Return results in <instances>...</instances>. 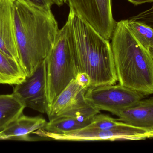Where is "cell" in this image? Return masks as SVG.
<instances>
[{
	"instance_id": "cell-1",
	"label": "cell",
	"mask_w": 153,
	"mask_h": 153,
	"mask_svg": "<svg viewBox=\"0 0 153 153\" xmlns=\"http://www.w3.org/2000/svg\"><path fill=\"white\" fill-rule=\"evenodd\" d=\"M64 26L77 73L89 75L90 87L116 84L117 76L109 40L71 9Z\"/></svg>"
},
{
	"instance_id": "cell-2",
	"label": "cell",
	"mask_w": 153,
	"mask_h": 153,
	"mask_svg": "<svg viewBox=\"0 0 153 153\" xmlns=\"http://www.w3.org/2000/svg\"><path fill=\"white\" fill-rule=\"evenodd\" d=\"M14 23L20 63L27 76L45 60L60 29L51 10L15 0Z\"/></svg>"
},
{
	"instance_id": "cell-3",
	"label": "cell",
	"mask_w": 153,
	"mask_h": 153,
	"mask_svg": "<svg viewBox=\"0 0 153 153\" xmlns=\"http://www.w3.org/2000/svg\"><path fill=\"white\" fill-rule=\"evenodd\" d=\"M111 43L119 84L146 96L153 94V59L126 20L117 22Z\"/></svg>"
},
{
	"instance_id": "cell-4",
	"label": "cell",
	"mask_w": 153,
	"mask_h": 153,
	"mask_svg": "<svg viewBox=\"0 0 153 153\" xmlns=\"http://www.w3.org/2000/svg\"><path fill=\"white\" fill-rule=\"evenodd\" d=\"M45 60L48 111L58 95L78 74L66 37L65 26L59 30L54 44Z\"/></svg>"
},
{
	"instance_id": "cell-5",
	"label": "cell",
	"mask_w": 153,
	"mask_h": 153,
	"mask_svg": "<svg viewBox=\"0 0 153 153\" xmlns=\"http://www.w3.org/2000/svg\"><path fill=\"white\" fill-rule=\"evenodd\" d=\"M39 136L51 140L62 141H94L138 140L153 137V132L135 127L123 122L111 130H101L87 126L65 134H53L42 129L34 132Z\"/></svg>"
},
{
	"instance_id": "cell-6",
	"label": "cell",
	"mask_w": 153,
	"mask_h": 153,
	"mask_svg": "<svg viewBox=\"0 0 153 153\" xmlns=\"http://www.w3.org/2000/svg\"><path fill=\"white\" fill-rule=\"evenodd\" d=\"M145 97L142 93L120 84L90 87L85 94V99L93 107L115 115Z\"/></svg>"
},
{
	"instance_id": "cell-7",
	"label": "cell",
	"mask_w": 153,
	"mask_h": 153,
	"mask_svg": "<svg viewBox=\"0 0 153 153\" xmlns=\"http://www.w3.org/2000/svg\"><path fill=\"white\" fill-rule=\"evenodd\" d=\"M70 9L101 36L110 40L117 22L112 15L111 0H64Z\"/></svg>"
},
{
	"instance_id": "cell-8",
	"label": "cell",
	"mask_w": 153,
	"mask_h": 153,
	"mask_svg": "<svg viewBox=\"0 0 153 153\" xmlns=\"http://www.w3.org/2000/svg\"><path fill=\"white\" fill-rule=\"evenodd\" d=\"M13 93L26 107L40 113H47L45 60L23 81L15 85Z\"/></svg>"
},
{
	"instance_id": "cell-9",
	"label": "cell",
	"mask_w": 153,
	"mask_h": 153,
	"mask_svg": "<svg viewBox=\"0 0 153 153\" xmlns=\"http://www.w3.org/2000/svg\"><path fill=\"white\" fill-rule=\"evenodd\" d=\"M15 2L0 0V50L20 63L15 37Z\"/></svg>"
},
{
	"instance_id": "cell-10",
	"label": "cell",
	"mask_w": 153,
	"mask_h": 153,
	"mask_svg": "<svg viewBox=\"0 0 153 153\" xmlns=\"http://www.w3.org/2000/svg\"><path fill=\"white\" fill-rule=\"evenodd\" d=\"M116 116L119 121L153 132V97L143 99Z\"/></svg>"
},
{
	"instance_id": "cell-11",
	"label": "cell",
	"mask_w": 153,
	"mask_h": 153,
	"mask_svg": "<svg viewBox=\"0 0 153 153\" xmlns=\"http://www.w3.org/2000/svg\"><path fill=\"white\" fill-rule=\"evenodd\" d=\"M47 122L40 116L29 117L22 114L0 133V139L34 140L30 136V134L44 128Z\"/></svg>"
},
{
	"instance_id": "cell-12",
	"label": "cell",
	"mask_w": 153,
	"mask_h": 153,
	"mask_svg": "<svg viewBox=\"0 0 153 153\" xmlns=\"http://www.w3.org/2000/svg\"><path fill=\"white\" fill-rule=\"evenodd\" d=\"M87 90L75 78L72 80L47 111L49 120L61 116L74 107L81 97L85 95Z\"/></svg>"
},
{
	"instance_id": "cell-13",
	"label": "cell",
	"mask_w": 153,
	"mask_h": 153,
	"mask_svg": "<svg viewBox=\"0 0 153 153\" xmlns=\"http://www.w3.org/2000/svg\"><path fill=\"white\" fill-rule=\"evenodd\" d=\"M26 77L20 63L0 50V84L16 85Z\"/></svg>"
},
{
	"instance_id": "cell-14",
	"label": "cell",
	"mask_w": 153,
	"mask_h": 153,
	"mask_svg": "<svg viewBox=\"0 0 153 153\" xmlns=\"http://www.w3.org/2000/svg\"><path fill=\"white\" fill-rule=\"evenodd\" d=\"M25 108L13 93L0 95V133L23 114Z\"/></svg>"
},
{
	"instance_id": "cell-15",
	"label": "cell",
	"mask_w": 153,
	"mask_h": 153,
	"mask_svg": "<svg viewBox=\"0 0 153 153\" xmlns=\"http://www.w3.org/2000/svg\"><path fill=\"white\" fill-rule=\"evenodd\" d=\"M91 121H82L74 117L62 116L49 120L42 129L53 134H65L85 127Z\"/></svg>"
},
{
	"instance_id": "cell-16",
	"label": "cell",
	"mask_w": 153,
	"mask_h": 153,
	"mask_svg": "<svg viewBox=\"0 0 153 153\" xmlns=\"http://www.w3.org/2000/svg\"><path fill=\"white\" fill-rule=\"evenodd\" d=\"M127 24L137 40L147 49L153 46V29L143 23L130 19Z\"/></svg>"
},
{
	"instance_id": "cell-17",
	"label": "cell",
	"mask_w": 153,
	"mask_h": 153,
	"mask_svg": "<svg viewBox=\"0 0 153 153\" xmlns=\"http://www.w3.org/2000/svg\"><path fill=\"white\" fill-rule=\"evenodd\" d=\"M123 122L108 115L97 114L93 117L87 127L101 130H111L121 125Z\"/></svg>"
},
{
	"instance_id": "cell-18",
	"label": "cell",
	"mask_w": 153,
	"mask_h": 153,
	"mask_svg": "<svg viewBox=\"0 0 153 153\" xmlns=\"http://www.w3.org/2000/svg\"><path fill=\"white\" fill-rule=\"evenodd\" d=\"M129 19L143 23L153 29V4L150 9L131 17Z\"/></svg>"
},
{
	"instance_id": "cell-19",
	"label": "cell",
	"mask_w": 153,
	"mask_h": 153,
	"mask_svg": "<svg viewBox=\"0 0 153 153\" xmlns=\"http://www.w3.org/2000/svg\"><path fill=\"white\" fill-rule=\"evenodd\" d=\"M24 2L34 7L45 10H51L55 4L54 0H22Z\"/></svg>"
},
{
	"instance_id": "cell-20",
	"label": "cell",
	"mask_w": 153,
	"mask_h": 153,
	"mask_svg": "<svg viewBox=\"0 0 153 153\" xmlns=\"http://www.w3.org/2000/svg\"><path fill=\"white\" fill-rule=\"evenodd\" d=\"M75 79L79 83L86 89L91 87V81L90 77L85 73H80L76 75Z\"/></svg>"
},
{
	"instance_id": "cell-21",
	"label": "cell",
	"mask_w": 153,
	"mask_h": 153,
	"mask_svg": "<svg viewBox=\"0 0 153 153\" xmlns=\"http://www.w3.org/2000/svg\"><path fill=\"white\" fill-rule=\"evenodd\" d=\"M135 5H140L146 3L153 2V0H127Z\"/></svg>"
},
{
	"instance_id": "cell-22",
	"label": "cell",
	"mask_w": 153,
	"mask_h": 153,
	"mask_svg": "<svg viewBox=\"0 0 153 153\" xmlns=\"http://www.w3.org/2000/svg\"><path fill=\"white\" fill-rule=\"evenodd\" d=\"M55 4L58 6H61L63 5L64 3V0H54Z\"/></svg>"
},
{
	"instance_id": "cell-23",
	"label": "cell",
	"mask_w": 153,
	"mask_h": 153,
	"mask_svg": "<svg viewBox=\"0 0 153 153\" xmlns=\"http://www.w3.org/2000/svg\"><path fill=\"white\" fill-rule=\"evenodd\" d=\"M148 50H149V52H150V54L152 56V58L153 59V48H150Z\"/></svg>"
},
{
	"instance_id": "cell-24",
	"label": "cell",
	"mask_w": 153,
	"mask_h": 153,
	"mask_svg": "<svg viewBox=\"0 0 153 153\" xmlns=\"http://www.w3.org/2000/svg\"><path fill=\"white\" fill-rule=\"evenodd\" d=\"M152 48H153V47H152Z\"/></svg>"
}]
</instances>
